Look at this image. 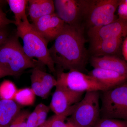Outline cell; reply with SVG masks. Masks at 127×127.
Returning <instances> with one entry per match:
<instances>
[{"label": "cell", "mask_w": 127, "mask_h": 127, "mask_svg": "<svg viewBox=\"0 0 127 127\" xmlns=\"http://www.w3.org/2000/svg\"><path fill=\"white\" fill-rule=\"evenodd\" d=\"M82 26L65 24L62 31L49 48L50 56L58 71L75 70L83 72L89 59L86 39Z\"/></svg>", "instance_id": "obj_1"}, {"label": "cell", "mask_w": 127, "mask_h": 127, "mask_svg": "<svg viewBox=\"0 0 127 127\" xmlns=\"http://www.w3.org/2000/svg\"><path fill=\"white\" fill-rule=\"evenodd\" d=\"M16 35L22 39L25 54L32 59L38 61L48 67L50 71L56 73L55 65L48 48V42L39 34L29 21L22 22L17 26Z\"/></svg>", "instance_id": "obj_2"}, {"label": "cell", "mask_w": 127, "mask_h": 127, "mask_svg": "<svg viewBox=\"0 0 127 127\" xmlns=\"http://www.w3.org/2000/svg\"><path fill=\"white\" fill-rule=\"evenodd\" d=\"M16 35L8 37L0 46V65L12 76L20 75L30 68H35L42 64L27 56Z\"/></svg>", "instance_id": "obj_3"}, {"label": "cell", "mask_w": 127, "mask_h": 127, "mask_svg": "<svg viewBox=\"0 0 127 127\" xmlns=\"http://www.w3.org/2000/svg\"><path fill=\"white\" fill-rule=\"evenodd\" d=\"M120 0H82V21L88 28L110 24L118 19L115 12Z\"/></svg>", "instance_id": "obj_4"}, {"label": "cell", "mask_w": 127, "mask_h": 127, "mask_svg": "<svg viewBox=\"0 0 127 127\" xmlns=\"http://www.w3.org/2000/svg\"><path fill=\"white\" fill-rule=\"evenodd\" d=\"M102 92L100 117L127 121V82Z\"/></svg>", "instance_id": "obj_5"}, {"label": "cell", "mask_w": 127, "mask_h": 127, "mask_svg": "<svg viewBox=\"0 0 127 127\" xmlns=\"http://www.w3.org/2000/svg\"><path fill=\"white\" fill-rule=\"evenodd\" d=\"M99 91L86 92L67 119L76 127H94L100 118Z\"/></svg>", "instance_id": "obj_6"}, {"label": "cell", "mask_w": 127, "mask_h": 127, "mask_svg": "<svg viewBox=\"0 0 127 127\" xmlns=\"http://www.w3.org/2000/svg\"><path fill=\"white\" fill-rule=\"evenodd\" d=\"M57 85L62 86L71 91L79 93L108 90L90 75L79 71L72 70L66 72L58 71Z\"/></svg>", "instance_id": "obj_7"}, {"label": "cell", "mask_w": 127, "mask_h": 127, "mask_svg": "<svg viewBox=\"0 0 127 127\" xmlns=\"http://www.w3.org/2000/svg\"><path fill=\"white\" fill-rule=\"evenodd\" d=\"M56 87L50 103V109L55 115L70 116L75 104L82 100L84 93L74 92L59 85Z\"/></svg>", "instance_id": "obj_8"}, {"label": "cell", "mask_w": 127, "mask_h": 127, "mask_svg": "<svg viewBox=\"0 0 127 127\" xmlns=\"http://www.w3.org/2000/svg\"><path fill=\"white\" fill-rule=\"evenodd\" d=\"M55 13L65 24L72 26H82V0H55Z\"/></svg>", "instance_id": "obj_9"}, {"label": "cell", "mask_w": 127, "mask_h": 127, "mask_svg": "<svg viewBox=\"0 0 127 127\" xmlns=\"http://www.w3.org/2000/svg\"><path fill=\"white\" fill-rule=\"evenodd\" d=\"M90 44L105 39L125 38L127 36V20L119 18L110 24L88 30Z\"/></svg>", "instance_id": "obj_10"}, {"label": "cell", "mask_w": 127, "mask_h": 127, "mask_svg": "<svg viewBox=\"0 0 127 127\" xmlns=\"http://www.w3.org/2000/svg\"><path fill=\"white\" fill-rule=\"evenodd\" d=\"M32 24L48 42L55 40L62 31L65 25L55 13L44 16Z\"/></svg>", "instance_id": "obj_11"}, {"label": "cell", "mask_w": 127, "mask_h": 127, "mask_svg": "<svg viewBox=\"0 0 127 127\" xmlns=\"http://www.w3.org/2000/svg\"><path fill=\"white\" fill-rule=\"evenodd\" d=\"M31 88L36 96L45 98L57 84V79L45 72L40 65L33 69L31 76Z\"/></svg>", "instance_id": "obj_12"}, {"label": "cell", "mask_w": 127, "mask_h": 127, "mask_svg": "<svg viewBox=\"0 0 127 127\" xmlns=\"http://www.w3.org/2000/svg\"><path fill=\"white\" fill-rule=\"evenodd\" d=\"M125 38H116L105 39L90 46L89 52L91 56H115L120 57L122 47Z\"/></svg>", "instance_id": "obj_13"}, {"label": "cell", "mask_w": 127, "mask_h": 127, "mask_svg": "<svg viewBox=\"0 0 127 127\" xmlns=\"http://www.w3.org/2000/svg\"><path fill=\"white\" fill-rule=\"evenodd\" d=\"M90 61L94 68L106 69L127 75V62L119 57L115 56H91Z\"/></svg>", "instance_id": "obj_14"}, {"label": "cell", "mask_w": 127, "mask_h": 127, "mask_svg": "<svg viewBox=\"0 0 127 127\" xmlns=\"http://www.w3.org/2000/svg\"><path fill=\"white\" fill-rule=\"evenodd\" d=\"M88 74L109 89L127 82V75L103 68H94Z\"/></svg>", "instance_id": "obj_15"}, {"label": "cell", "mask_w": 127, "mask_h": 127, "mask_svg": "<svg viewBox=\"0 0 127 127\" xmlns=\"http://www.w3.org/2000/svg\"><path fill=\"white\" fill-rule=\"evenodd\" d=\"M29 14L32 22L44 16L55 13V5L52 0H30Z\"/></svg>", "instance_id": "obj_16"}, {"label": "cell", "mask_w": 127, "mask_h": 127, "mask_svg": "<svg viewBox=\"0 0 127 127\" xmlns=\"http://www.w3.org/2000/svg\"><path fill=\"white\" fill-rule=\"evenodd\" d=\"M21 108L20 105L14 100L0 98V127H9Z\"/></svg>", "instance_id": "obj_17"}, {"label": "cell", "mask_w": 127, "mask_h": 127, "mask_svg": "<svg viewBox=\"0 0 127 127\" xmlns=\"http://www.w3.org/2000/svg\"><path fill=\"white\" fill-rule=\"evenodd\" d=\"M6 1L15 16V24L16 27L22 22L28 21L26 11L28 0H8Z\"/></svg>", "instance_id": "obj_18"}, {"label": "cell", "mask_w": 127, "mask_h": 127, "mask_svg": "<svg viewBox=\"0 0 127 127\" xmlns=\"http://www.w3.org/2000/svg\"><path fill=\"white\" fill-rule=\"evenodd\" d=\"M35 96L31 88L21 89L17 90L14 100L21 106H31L34 103Z\"/></svg>", "instance_id": "obj_19"}, {"label": "cell", "mask_w": 127, "mask_h": 127, "mask_svg": "<svg viewBox=\"0 0 127 127\" xmlns=\"http://www.w3.org/2000/svg\"><path fill=\"white\" fill-rule=\"evenodd\" d=\"M18 89L13 82L9 80H4L0 84V98L14 100Z\"/></svg>", "instance_id": "obj_20"}, {"label": "cell", "mask_w": 127, "mask_h": 127, "mask_svg": "<svg viewBox=\"0 0 127 127\" xmlns=\"http://www.w3.org/2000/svg\"><path fill=\"white\" fill-rule=\"evenodd\" d=\"M94 127H127V121L100 117Z\"/></svg>", "instance_id": "obj_21"}, {"label": "cell", "mask_w": 127, "mask_h": 127, "mask_svg": "<svg viewBox=\"0 0 127 127\" xmlns=\"http://www.w3.org/2000/svg\"><path fill=\"white\" fill-rule=\"evenodd\" d=\"M69 115H55L50 118V127H76L67 119Z\"/></svg>", "instance_id": "obj_22"}, {"label": "cell", "mask_w": 127, "mask_h": 127, "mask_svg": "<svg viewBox=\"0 0 127 127\" xmlns=\"http://www.w3.org/2000/svg\"><path fill=\"white\" fill-rule=\"evenodd\" d=\"M30 114L27 110H21L12 120L9 127H27V121Z\"/></svg>", "instance_id": "obj_23"}, {"label": "cell", "mask_w": 127, "mask_h": 127, "mask_svg": "<svg viewBox=\"0 0 127 127\" xmlns=\"http://www.w3.org/2000/svg\"><path fill=\"white\" fill-rule=\"evenodd\" d=\"M37 110L38 116V127L43 125L46 121L48 114L50 109V107H48L43 103H40L36 107Z\"/></svg>", "instance_id": "obj_24"}, {"label": "cell", "mask_w": 127, "mask_h": 127, "mask_svg": "<svg viewBox=\"0 0 127 127\" xmlns=\"http://www.w3.org/2000/svg\"><path fill=\"white\" fill-rule=\"evenodd\" d=\"M117 9L118 18L127 20V0H120Z\"/></svg>", "instance_id": "obj_25"}, {"label": "cell", "mask_w": 127, "mask_h": 127, "mask_svg": "<svg viewBox=\"0 0 127 127\" xmlns=\"http://www.w3.org/2000/svg\"><path fill=\"white\" fill-rule=\"evenodd\" d=\"M38 116H37V110L36 108L34 111L30 113L28 118L27 121V127H38Z\"/></svg>", "instance_id": "obj_26"}, {"label": "cell", "mask_w": 127, "mask_h": 127, "mask_svg": "<svg viewBox=\"0 0 127 127\" xmlns=\"http://www.w3.org/2000/svg\"><path fill=\"white\" fill-rule=\"evenodd\" d=\"M12 23L15 24V21L7 18L6 15L2 11L0 5V29H4L7 25Z\"/></svg>", "instance_id": "obj_27"}, {"label": "cell", "mask_w": 127, "mask_h": 127, "mask_svg": "<svg viewBox=\"0 0 127 127\" xmlns=\"http://www.w3.org/2000/svg\"><path fill=\"white\" fill-rule=\"evenodd\" d=\"M8 38L7 31L4 29H0V46Z\"/></svg>", "instance_id": "obj_28"}, {"label": "cell", "mask_w": 127, "mask_h": 127, "mask_svg": "<svg viewBox=\"0 0 127 127\" xmlns=\"http://www.w3.org/2000/svg\"><path fill=\"white\" fill-rule=\"evenodd\" d=\"M122 54L124 60L127 62V36L124 39L122 47Z\"/></svg>", "instance_id": "obj_29"}, {"label": "cell", "mask_w": 127, "mask_h": 127, "mask_svg": "<svg viewBox=\"0 0 127 127\" xmlns=\"http://www.w3.org/2000/svg\"><path fill=\"white\" fill-rule=\"evenodd\" d=\"M9 76H12V75L7 70L3 68L2 66L0 65V78Z\"/></svg>", "instance_id": "obj_30"}, {"label": "cell", "mask_w": 127, "mask_h": 127, "mask_svg": "<svg viewBox=\"0 0 127 127\" xmlns=\"http://www.w3.org/2000/svg\"><path fill=\"white\" fill-rule=\"evenodd\" d=\"M39 127H50V120L48 119L44 124Z\"/></svg>", "instance_id": "obj_31"}]
</instances>
